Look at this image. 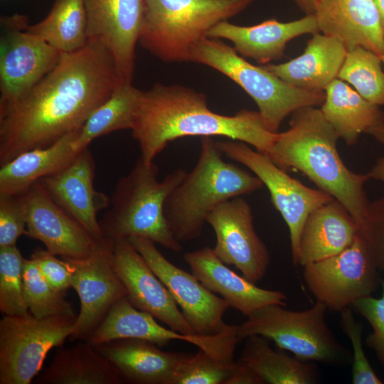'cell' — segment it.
I'll list each match as a JSON object with an SVG mask.
<instances>
[{
  "instance_id": "1",
  "label": "cell",
  "mask_w": 384,
  "mask_h": 384,
  "mask_svg": "<svg viewBox=\"0 0 384 384\" xmlns=\"http://www.w3.org/2000/svg\"><path fill=\"white\" fill-rule=\"evenodd\" d=\"M119 84L112 56L97 41L62 53L27 95L0 110V166L80 129Z\"/></svg>"
},
{
  "instance_id": "2",
  "label": "cell",
  "mask_w": 384,
  "mask_h": 384,
  "mask_svg": "<svg viewBox=\"0 0 384 384\" xmlns=\"http://www.w3.org/2000/svg\"><path fill=\"white\" fill-rule=\"evenodd\" d=\"M131 131L146 163L153 162L169 142L184 137H224L267 155L277 136L265 128L258 111L218 114L208 107L203 92L159 82L142 90Z\"/></svg>"
},
{
  "instance_id": "3",
  "label": "cell",
  "mask_w": 384,
  "mask_h": 384,
  "mask_svg": "<svg viewBox=\"0 0 384 384\" xmlns=\"http://www.w3.org/2000/svg\"><path fill=\"white\" fill-rule=\"evenodd\" d=\"M339 137L320 108L307 106L292 114L289 128L277 133L267 156L281 169L304 174L348 212L368 244L371 238L370 203L364 190L368 174L351 171L338 150Z\"/></svg>"
},
{
  "instance_id": "4",
  "label": "cell",
  "mask_w": 384,
  "mask_h": 384,
  "mask_svg": "<svg viewBox=\"0 0 384 384\" xmlns=\"http://www.w3.org/2000/svg\"><path fill=\"white\" fill-rule=\"evenodd\" d=\"M223 156L212 137H202L198 161L165 201V218L180 242L199 238L220 204L264 186L252 171L225 161Z\"/></svg>"
},
{
  "instance_id": "5",
  "label": "cell",
  "mask_w": 384,
  "mask_h": 384,
  "mask_svg": "<svg viewBox=\"0 0 384 384\" xmlns=\"http://www.w3.org/2000/svg\"><path fill=\"white\" fill-rule=\"evenodd\" d=\"M187 171L176 169L161 181L159 168L139 156L130 171L119 178L100 225L104 237L149 239L164 247L180 252L182 246L171 231L164 213L165 201Z\"/></svg>"
},
{
  "instance_id": "6",
  "label": "cell",
  "mask_w": 384,
  "mask_h": 384,
  "mask_svg": "<svg viewBox=\"0 0 384 384\" xmlns=\"http://www.w3.org/2000/svg\"><path fill=\"white\" fill-rule=\"evenodd\" d=\"M256 0H146L139 43L165 63L189 62L192 48L219 23Z\"/></svg>"
},
{
  "instance_id": "7",
  "label": "cell",
  "mask_w": 384,
  "mask_h": 384,
  "mask_svg": "<svg viewBox=\"0 0 384 384\" xmlns=\"http://www.w3.org/2000/svg\"><path fill=\"white\" fill-rule=\"evenodd\" d=\"M189 62L215 69L238 85L258 107L265 128L277 133L284 119L295 110L307 106H321L324 91L294 87L255 66L221 39L206 37L191 50Z\"/></svg>"
},
{
  "instance_id": "8",
  "label": "cell",
  "mask_w": 384,
  "mask_h": 384,
  "mask_svg": "<svg viewBox=\"0 0 384 384\" xmlns=\"http://www.w3.org/2000/svg\"><path fill=\"white\" fill-rule=\"evenodd\" d=\"M270 304L257 309L238 325L239 341L258 335L305 361L329 365L352 361V355L334 336L326 321V306L316 302L309 309L292 311Z\"/></svg>"
},
{
  "instance_id": "9",
  "label": "cell",
  "mask_w": 384,
  "mask_h": 384,
  "mask_svg": "<svg viewBox=\"0 0 384 384\" xmlns=\"http://www.w3.org/2000/svg\"><path fill=\"white\" fill-rule=\"evenodd\" d=\"M77 316L36 318L4 316L0 320V384H29L41 373L48 353L62 346Z\"/></svg>"
},
{
  "instance_id": "10",
  "label": "cell",
  "mask_w": 384,
  "mask_h": 384,
  "mask_svg": "<svg viewBox=\"0 0 384 384\" xmlns=\"http://www.w3.org/2000/svg\"><path fill=\"white\" fill-rule=\"evenodd\" d=\"M216 143L223 155L244 165L267 188L273 206L287 225L292 262L298 265L299 241L306 218L313 210L334 198L292 178L267 154L245 142L227 139Z\"/></svg>"
},
{
  "instance_id": "11",
  "label": "cell",
  "mask_w": 384,
  "mask_h": 384,
  "mask_svg": "<svg viewBox=\"0 0 384 384\" xmlns=\"http://www.w3.org/2000/svg\"><path fill=\"white\" fill-rule=\"evenodd\" d=\"M378 266L359 230L340 253L304 266V279L316 301L341 311L363 297L371 296L381 282Z\"/></svg>"
},
{
  "instance_id": "12",
  "label": "cell",
  "mask_w": 384,
  "mask_h": 384,
  "mask_svg": "<svg viewBox=\"0 0 384 384\" xmlns=\"http://www.w3.org/2000/svg\"><path fill=\"white\" fill-rule=\"evenodd\" d=\"M25 16L1 18L0 110L27 95L58 64L62 53L27 31Z\"/></svg>"
},
{
  "instance_id": "13",
  "label": "cell",
  "mask_w": 384,
  "mask_h": 384,
  "mask_svg": "<svg viewBox=\"0 0 384 384\" xmlns=\"http://www.w3.org/2000/svg\"><path fill=\"white\" fill-rule=\"evenodd\" d=\"M114 240L103 237L87 257L63 258L73 270V287L78 293L80 309L76 316L71 342L85 341L100 324L111 306L127 296V291L116 273L112 262Z\"/></svg>"
},
{
  "instance_id": "14",
  "label": "cell",
  "mask_w": 384,
  "mask_h": 384,
  "mask_svg": "<svg viewBox=\"0 0 384 384\" xmlns=\"http://www.w3.org/2000/svg\"><path fill=\"white\" fill-rule=\"evenodd\" d=\"M127 239L166 287L197 334L215 335L228 327L223 318L230 305L225 299L208 289L193 274L170 262L153 241L140 237Z\"/></svg>"
},
{
  "instance_id": "15",
  "label": "cell",
  "mask_w": 384,
  "mask_h": 384,
  "mask_svg": "<svg viewBox=\"0 0 384 384\" xmlns=\"http://www.w3.org/2000/svg\"><path fill=\"white\" fill-rule=\"evenodd\" d=\"M85 6L88 41L108 51L121 83H132L146 0H85Z\"/></svg>"
},
{
  "instance_id": "16",
  "label": "cell",
  "mask_w": 384,
  "mask_h": 384,
  "mask_svg": "<svg viewBox=\"0 0 384 384\" xmlns=\"http://www.w3.org/2000/svg\"><path fill=\"white\" fill-rule=\"evenodd\" d=\"M207 223L216 236L213 250L225 264L234 265L255 284L265 277L270 254L255 231L250 206L244 198L238 196L220 204Z\"/></svg>"
},
{
  "instance_id": "17",
  "label": "cell",
  "mask_w": 384,
  "mask_h": 384,
  "mask_svg": "<svg viewBox=\"0 0 384 384\" xmlns=\"http://www.w3.org/2000/svg\"><path fill=\"white\" fill-rule=\"evenodd\" d=\"M26 217V235L40 240L62 258L82 259L93 252L96 240L60 208L39 181L18 196Z\"/></svg>"
},
{
  "instance_id": "18",
  "label": "cell",
  "mask_w": 384,
  "mask_h": 384,
  "mask_svg": "<svg viewBox=\"0 0 384 384\" xmlns=\"http://www.w3.org/2000/svg\"><path fill=\"white\" fill-rule=\"evenodd\" d=\"M113 266L137 309L178 332L197 334L187 322L164 284L127 238L114 240Z\"/></svg>"
},
{
  "instance_id": "19",
  "label": "cell",
  "mask_w": 384,
  "mask_h": 384,
  "mask_svg": "<svg viewBox=\"0 0 384 384\" xmlns=\"http://www.w3.org/2000/svg\"><path fill=\"white\" fill-rule=\"evenodd\" d=\"M95 161L88 148L69 164L38 181L51 198L77 220L96 240L104 236L97 218L110 198L94 188Z\"/></svg>"
},
{
  "instance_id": "20",
  "label": "cell",
  "mask_w": 384,
  "mask_h": 384,
  "mask_svg": "<svg viewBox=\"0 0 384 384\" xmlns=\"http://www.w3.org/2000/svg\"><path fill=\"white\" fill-rule=\"evenodd\" d=\"M319 32L338 39L347 50L362 47L384 54V30L373 0H315Z\"/></svg>"
},
{
  "instance_id": "21",
  "label": "cell",
  "mask_w": 384,
  "mask_h": 384,
  "mask_svg": "<svg viewBox=\"0 0 384 384\" xmlns=\"http://www.w3.org/2000/svg\"><path fill=\"white\" fill-rule=\"evenodd\" d=\"M183 259L192 274L213 293L248 316L270 304L286 306V294L278 290L260 288L230 270L209 247L188 252Z\"/></svg>"
},
{
  "instance_id": "22",
  "label": "cell",
  "mask_w": 384,
  "mask_h": 384,
  "mask_svg": "<svg viewBox=\"0 0 384 384\" xmlns=\"http://www.w3.org/2000/svg\"><path fill=\"white\" fill-rule=\"evenodd\" d=\"M319 32L314 14L289 22L268 19L250 26H238L224 21L214 26L208 38L226 39L233 44L235 51L242 57L267 64L281 59L286 46L291 40L304 34Z\"/></svg>"
},
{
  "instance_id": "23",
  "label": "cell",
  "mask_w": 384,
  "mask_h": 384,
  "mask_svg": "<svg viewBox=\"0 0 384 384\" xmlns=\"http://www.w3.org/2000/svg\"><path fill=\"white\" fill-rule=\"evenodd\" d=\"M120 338H138L164 347L172 340L189 342L205 351L214 343L212 336L184 334L157 323L152 315L134 307L124 297L110 309L105 318L85 341L95 346Z\"/></svg>"
},
{
  "instance_id": "24",
  "label": "cell",
  "mask_w": 384,
  "mask_h": 384,
  "mask_svg": "<svg viewBox=\"0 0 384 384\" xmlns=\"http://www.w3.org/2000/svg\"><path fill=\"white\" fill-rule=\"evenodd\" d=\"M119 373L134 384H171L175 370L186 356L161 350L156 344L138 338H120L95 346Z\"/></svg>"
},
{
  "instance_id": "25",
  "label": "cell",
  "mask_w": 384,
  "mask_h": 384,
  "mask_svg": "<svg viewBox=\"0 0 384 384\" xmlns=\"http://www.w3.org/2000/svg\"><path fill=\"white\" fill-rule=\"evenodd\" d=\"M347 52L338 39L317 33L307 41L304 53L298 57L283 63L262 66L294 87L324 91L338 78Z\"/></svg>"
},
{
  "instance_id": "26",
  "label": "cell",
  "mask_w": 384,
  "mask_h": 384,
  "mask_svg": "<svg viewBox=\"0 0 384 384\" xmlns=\"http://www.w3.org/2000/svg\"><path fill=\"white\" fill-rule=\"evenodd\" d=\"M359 228L336 200L313 210L304 225L298 265H304L336 255L353 242Z\"/></svg>"
},
{
  "instance_id": "27",
  "label": "cell",
  "mask_w": 384,
  "mask_h": 384,
  "mask_svg": "<svg viewBox=\"0 0 384 384\" xmlns=\"http://www.w3.org/2000/svg\"><path fill=\"white\" fill-rule=\"evenodd\" d=\"M80 129L71 132L50 146L25 151L0 169V194L20 196L34 183L69 164L81 151L75 142Z\"/></svg>"
},
{
  "instance_id": "28",
  "label": "cell",
  "mask_w": 384,
  "mask_h": 384,
  "mask_svg": "<svg viewBox=\"0 0 384 384\" xmlns=\"http://www.w3.org/2000/svg\"><path fill=\"white\" fill-rule=\"evenodd\" d=\"M37 384H121L112 363L86 341L58 347L48 367L35 378Z\"/></svg>"
},
{
  "instance_id": "29",
  "label": "cell",
  "mask_w": 384,
  "mask_h": 384,
  "mask_svg": "<svg viewBox=\"0 0 384 384\" xmlns=\"http://www.w3.org/2000/svg\"><path fill=\"white\" fill-rule=\"evenodd\" d=\"M321 111L339 138L351 146L360 135L384 122L379 106L364 99L345 81L336 78L325 89Z\"/></svg>"
},
{
  "instance_id": "30",
  "label": "cell",
  "mask_w": 384,
  "mask_h": 384,
  "mask_svg": "<svg viewBox=\"0 0 384 384\" xmlns=\"http://www.w3.org/2000/svg\"><path fill=\"white\" fill-rule=\"evenodd\" d=\"M238 362L255 371L270 384H314L317 367L297 357L274 351L262 336L247 337Z\"/></svg>"
},
{
  "instance_id": "31",
  "label": "cell",
  "mask_w": 384,
  "mask_h": 384,
  "mask_svg": "<svg viewBox=\"0 0 384 384\" xmlns=\"http://www.w3.org/2000/svg\"><path fill=\"white\" fill-rule=\"evenodd\" d=\"M27 31L61 53L81 49L88 42L85 0H55L46 17Z\"/></svg>"
},
{
  "instance_id": "32",
  "label": "cell",
  "mask_w": 384,
  "mask_h": 384,
  "mask_svg": "<svg viewBox=\"0 0 384 384\" xmlns=\"http://www.w3.org/2000/svg\"><path fill=\"white\" fill-rule=\"evenodd\" d=\"M141 92L132 83L119 84L80 128L75 142L77 150L83 151L92 141L109 133L131 130Z\"/></svg>"
},
{
  "instance_id": "33",
  "label": "cell",
  "mask_w": 384,
  "mask_h": 384,
  "mask_svg": "<svg viewBox=\"0 0 384 384\" xmlns=\"http://www.w3.org/2000/svg\"><path fill=\"white\" fill-rule=\"evenodd\" d=\"M379 55L362 47L348 50L338 78L351 84L367 101L384 105V71Z\"/></svg>"
},
{
  "instance_id": "34",
  "label": "cell",
  "mask_w": 384,
  "mask_h": 384,
  "mask_svg": "<svg viewBox=\"0 0 384 384\" xmlns=\"http://www.w3.org/2000/svg\"><path fill=\"white\" fill-rule=\"evenodd\" d=\"M23 285L26 304L35 317L76 316L72 304L65 299V292L55 289L31 258L24 260Z\"/></svg>"
},
{
  "instance_id": "35",
  "label": "cell",
  "mask_w": 384,
  "mask_h": 384,
  "mask_svg": "<svg viewBox=\"0 0 384 384\" xmlns=\"http://www.w3.org/2000/svg\"><path fill=\"white\" fill-rule=\"evenodd\" d=\"M24 260L16 245L0 247V311L4 316L29 312L23 296Z\"/></svg>"
},
{
  "instance_id": "36",
  "label": "cell",
  "mask_w": 384,
  "mask_h": 384,
  "mask_svg": "<svg viewBox=\"0 0 384 384\" xmlns=\"http://www.w3.org/2000/svg\"><path fill=\"white\" fill-rule=\"evenodd\" d=\"M237 363L218 359L203 349L186 356L174 374L171 384H225Z\"/></svg>"
},
{
  "instance_id": "37",
  "label": "cell",
  "mask_w": 384,
  "mask_h": 384,
  "mask_svg": "<svg viewBox=\"0 0 384 384\" xmlns=\"http://www.w3.org/2000/svg\"><path fill=\"white\" fill-rule=\"evenodd\" d=\"M341 313V326L352 346V383L354 384H381L368 360L363 348V326L357 321L351 308L346 307Z\"/></svg>"
},
{
  "instance_id": "38",
  "label": "cell",
  "mask_w": 384,
  "mask_h": 384,
  "mask_svg": "<svg viewBox=\"0 0 384 384\" xmlns=\"http://www.w3.org/2000/svg\"><path fill=\"white\" fill-rule=\"evenodd\" d=\"M382 293L380 298L372 296L357 299L351 305L358 314L370 324L373 332L366 340V345L373 349L384 366V282H381Z\"/></svg>"
},
{
  "instance_id": "39",
  "label": "cell",
  "mask_w": 384,
  "mask_h": 384,
  "mask_svg": "<svg viewBox=\"0 0 384 384\" xmlns=\"http://www.w3.org/2000/svg\"><path fill=\"white\" fill-rule=\"evenodd\" d=\"M26 234V221L18 196L0 194V247L16 245Z\"/></svg>"
},
{
  "instance_id": "40",
  "label": "cell",
  "mask_w": 384,
  "mask_h": 384,
  "mask_svg": "<svg viewBox=\"0 0 384 384\" xmlns=\"http://www.w3.org/2000/svg\"><path fill=\"white\" fill-rule=\"evenodd\" d=\"M46 249H36L31 259L45 279L57 290L65 292L71 287L73 270L65 259H58Z\"/></svg>"
},
{
  "instance_id": "41",
  "label": "cell",
  "mask_w": 384,
  "mask_h": 384,
  "mask_svg": "<svg viewBox=\"0 0 384 384\" xmlns=\"http://www.w3.org/2000/svg\"><path fill=\"white\" fill-rule=\"evenodd\" d=\"M371 250L378 269L384 270V198L372 203Z\"/></svg>"
},
{
  "instance_id": "42",
  "label": "cell",
  "mask_w": 384,
  "mask_h": 384,
  "mask_svg": "<svg viewBox=\"0 0 384 384\" xmlns=\"http://www.w3.org/2000/svg\"><path fill=\"white\" fill-rule=\"evenodd\" d=\"M264 380L247 366L237 362V366L232 375L225 384H263Z\"/></svg>"
},
{
  "instance_id": "43",
  "label": "cell",
  "mask_w": 384,
  "mask_h": 384,
  "mask_svg": "<svg viewBox=\"0 0 384 384\" xmlns=\"http://www.w3.org/2000/svg\"><path fill=\"white\" fill-rule=\"evenodd\" d=\"M382 144L384 146V143ZM367 174L370 179L384 183V153L378 159L374 166Z\"/></svg>"
},
{
  "instance_id": "44",
  "label": "cell",
  "mask_w": 384,
  "mask_h": 384,
  "mask_svg": "<svg viewBox=\"0 0 384 384\" xmlns=\"http://www.w3.org/2000/svg\"><path fill=\"white\" fill-rule=\"evenodd\" d=\"M306 15L314 14L315 0H291Z\"/></svg>"
},
{
  "instance_id": "45",
  "label": "cell",
  "mask_w": 384,
  "mask_h": 384,
  "mask_svg": "<svg viewBox=\"0 0 384 384\" xmlns=\"http://www.w3.org/2000/svg\"><path fill=\"white\" fill-rule=\"evenodd\" d=\"M367 134L373 136L380 144L384 143V122L370 129Z\"/></svg>"
},
{
  "instance_id": "46",
  "label": "cell",
  "mask_w": 384,
  "mask_h": 384,
  "mask_svg": "<svg viewBox=\"0 0 384 384\" xmlns=\"http://www.w3.org/2000/svg\"><path fill=\"white\" fill-rule=\"evenodd\" d=\"M379 12L381 24L384 30V0H373Z\"/></svg>"
},
{
  "instance_id": "47",
  "label": "cell",
  "mask_w": 384,
  "mask_h": 384,
  "mask_svg": "<svg viewBox=\"0 0 384 384\" xmlns=\"http://www.w3.org/2000/svg\"><path fill=\"white\" fill-rule=\"evenodd\" d=\"M379 57H380L381 61H382L383 63H384V54L380 55Z\"/></svg>"
}]
</instances>
